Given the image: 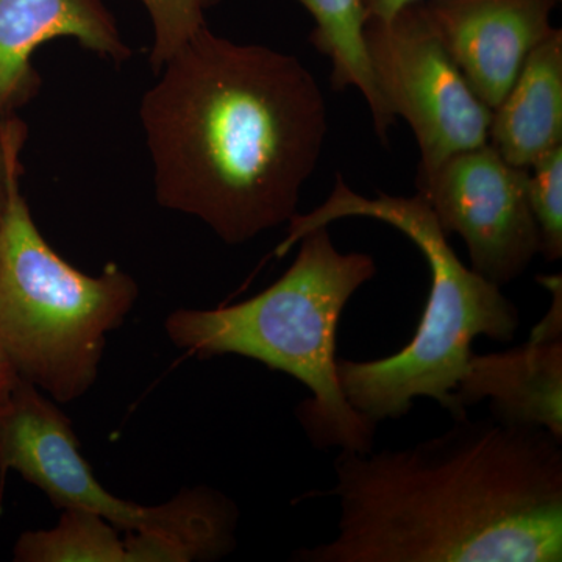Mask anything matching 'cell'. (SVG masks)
I'll list each match as a JSON object with an SVG mask.
<instances>
[{"label": "cell", "mask_w": 562, "mask_h": 562, "mask_svg": "<svg viewBox=\"0 0 562 562\" xmlns=\"http://www.w3.org/2000/svg\"><path fill=\"white\" fill-rule=\"evenodd\" d=\"M140 99L155 198L228 246L288 224L328 132L319 83L295 55L198 33Z\"/></svg>", "instance_id": "1"}, {"label": "cell", "mask_w": 562, "mask_h": 562, "mask_svg": "<svg viewBox=\"0 0 562 562\" xmlns=\"http://www.w3.org/2000/svg\"><path fill=\"white\" fill-rule=\"evenodd\" d=\"M331 541L297 562H561L562 441L541 428L454 420L406 449L333 462Z\"/></svg>", "instance_id": "2"}, {"label": "cell", "mask_w": 562, "mask_h": 562, "mask_svg": "<svg viewBox=\"0 0 562 562\" xmlns=\"http://www.w3.org/2000/svg\"><path fill=\"white\" fill-rule=\"evenodd\" d=\"M349 217L383 222L401 232L424 255L431 283L416 333L402 350L371 361L338 358L344 397L375 427L405 417L416 398L438 402L454 419V391L468 371L473 341L486 336L513 342L520 327L519 310L501 286L460 260L419 194L402 198L379 192L366 198L351 190L341 176L327 201L288 222V235L277 246V257H284L314 228Z\"/></svg>", "instance_id": "3"}, {"label": "cell", "mask_w": 562, "mask_h": 562, "mask_svg": "<svg viewBox=\"0 0 562 562\" xmlns=\"http://www.w3.org/2000/svg\"><path fill=\"white\" fill-rule=\"evenodd\" d=\"M297 244L291 268L260 294L224 308L177 310L166 331L194 357L238 355L288 373L312 394L297 417L316 449L372 452L376 427L344 397L336 335L347 303L376 276L375 260L342 254L327 225Z\"/></svg>", "instance_id": "4"}, {"label": "cell", "mask_w": 562, "mask_h": 562, "mask_svg": "<svg viewBox=\"0 0 562 562\" xmlns=\"http://www.w3.org/2000/svg\"><path fill=\"white\" fill-rule=\"evenodd\" d=\"M14 173L0 228V347L22 379L58 402L98 379L106 335L131 313L139 290L120 266L92 277L52 249Z\"/></svg>", "instance_id": "5"}, {"label": "cell", "mask_w": 562, "mask_h": 562, "mask_svg": "<svg viewBox=\"0 0 562 562\" xmlns=\"http://www.w3.org/2000/svg\"><path fill=\"white\" fill-rule=\"evenodd\" d=\"M7 471L21 473L57 508L87 509L117 530L151 536L165 562L216 560L231 539L232 506L220 491L192 487L160 506L106 491L81 457L68 417L22 376L0 406V472Z\"/></svg>", "instance_id": "6"}, {"label": "cell", "mask_w": 562, "mask_h": 562, "mask_svg": "<svg viewBox=\"0 0 562 562\" xmlns=\"http://www.w3.org/2000/svg\"><path fill=\"white\" fill-rule=\"evenodd\" d=\"M364 40L387 110L412 127L420 151L417 169L487 143L492 111L442 46L422 2L384 20L368 18Z\"/></svg>", "instance_id": "7"}, {"label": "cell", "mask_w": 562, "mask_h": 562, "mask_svg": "<svg viewBox=\"0 0 562 562\" xmlns=\"http://www.w3.org/2000/svg\"><path fill=\"white\" fill-rule=\"evenodd\" d=\"M527 181L528 169L486 143L417 169L416 187L441 231L460 236L471 269L503 288L524 276L541 249Z\"/></svg>", "instance_id": "8"}, {"label": "cell", "mask_w": 562, "mask_h": 562, "mask_svg": "<svg viewBox=\"0 0 562 562\" xmlns=\"http://www.w3.org/2000/svg\"><path fill=\"white\" fill-rule=\"evenodd\" d=\"M560 0H422L469 87L494 110L530 52L553 31Z\"/></svg>", "instance_id": "9"}, {"label": "cell", "mask_w": 562, "mask_h": 562, "mask_svg": "<svg viewBox=\"0 0 562 562\" xmlns=\"http://www.w3.org/2000/svg\"><path fill=\"white\" fill-rule=\"evenodd\" d=\"M60 38L116 65L133 55L105 0H0V120L38 95L33 55Z\"/></svg>", "instance_id": "10"}, {"label": "cell", "mask_w": 562, "mask_h": 562, "mask_svg": "<svg viewBox=\"0 0 562 562\" xmlns=\"http://www.w3.org/2000/svg\"><path fill=\"white\" fill-rule=\"evenodd\" d=\"M490 402L491 417L509 427L541 428L562 441V338L531 335L497 353L473 351L457 391L454 420Z\"/></svg>", "instance_id": "11"}, {"label": "cell", "mask_w": 562, "mask_h": 562, "mask_svg": "<svg viewBox=\"0 0 562 562\" xmlns=\"http://www.w3.org/2000/svg\"><path fill=\"white\" fill-rule=\"evenodd\" d=\"M487 143L524 169L562 146L561 29L530 52L513 87L492 110Z\"/></svg>", "instance_id": "12"}, {"label": "cell", "mask_w": 562, "mask_h": 562, "mask_svg": "<svg viewBox=\"0 0 562 562\" xmlns=\"http://www.w3.org/2000/svg\"><path fill=\"white\" fill-rule=\"evenodd\" d=\"M312 14L314 29L310 43L328 58L331 85L336 91L357 88L368 103L376 135L386 143L394 116L387 110L373 77L364 27L368 21L361 0H297Z\"/></svg>", "instance_id": "13"}, {"label": "cell", "mask_w": 562, "mask_h": 562, "mask_svg": "<svg viewBox=\"0 0 562 562\" xmlns=\"http://www.w3.org/2000/svg\"><path fill=\"white\" fill-rule=\"evenodd\" d=\"M117 528L98 514L63 509L52 530L25 531L14 546L18 562H127Z\"/></svg>", "instance_id": "14"}, {"label": "cell", "mask_w": 562, "mask_h": 562, "mask_svg": "<svg viewBox=\"0 0 562 562\" xmlns=\"http://www.w3.org/2000/svg\"><path fill=\"white\" fill-rule=\"evenodd\" d=\"M528 202L538 225L542 255L554 262L562 257V146L543 155L528 169Z\"/></svg>", "instance_id": "15"}, {"label": "cell", "mask_w": 562, "mask_h": 562, "mask_svg": "<svg viewBox=\"0 0 562 562\" xmlns=\"http://www.w3.org/2000/svg\"><path fill=\"white\" fill-rule=\"evenodd\" d=\"M151 22L149 65L160 72L166 61L177 54L206 24V11L221 0H139Z\"/></svg>", "instance_id": "16"}, {"label": "cell", "mask_w": 562, "mask_h": 562, "mask_svg": "<svg viewBox=\"0 0 562 562\" xmlns=\"http://www.w3.org/2000/svg\"><path fill=\"white\" fill-rule=\"evenodd\" d=\"M25 139L27 125L16 114L0 120V228L9 201L11 179L14 173L22 171L21 154Z\"/></svg>", "instance_id": "17"}, {"label": "cell", "mask_w": 562, "mask_h": 562, "mask_svg": "<svg viewBox=\"0 0 562 562\" xmlns=\"http://www.w3.org/2000/svg\"><path fill=\"white\" fill-rule=\"evenodd\" d=\"M20 379L21 375L11 362L9 355L0 347V406L10 397Z\"/></svg>", "instance_id": "18"}, {"label": "cell", "mask_w": 562, "mask_h": 562, "mask_svg": "<svg viewBox=\"0 0 562 562\" xmlns=\"http://www.w3.org/2000/svg\"><path fill=\"white\" fill-rule=\"evenodd\" d=\"M368 18H390L397 13L403 7L412 5V3L422 2V0H361Z\"/></svg>", "instance_id": "19"}]
</instances>
